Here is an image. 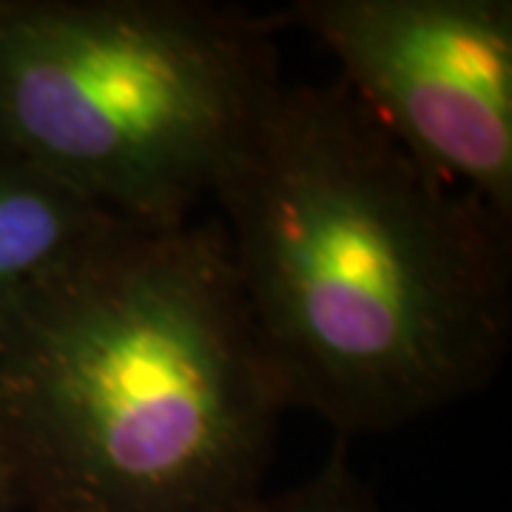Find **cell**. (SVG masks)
I'll return each mask as SVG.
<instances>
[{"instance_id":"cell-1","label":"cell","mask_w":512,"mask_h":512,"mask_svg":"<svg viewBox=\"0 0 512 512\" xmlns=\"http://www.w3.org/2000/svg\"><path fill=\"white\" fill-rule=\"evenodd\" d=\"M214 200L288 410L348 441L498 376L512 222L419 163L342 83H282Z\"/></svg>"},{"instance_id":"cell-2","label":"cell","mask_w":512,"mask_h":512,"mask_svg":"<svg viewBox=\"0 0 512 512\" xmlns=\"http://www.w3.org/2000/svg\"><path fill=\"white\" fill-rule=\"evenodd\" d=\"M285 410L222 222H117L0 305L20 512H239Z\"/></svg>"},{"instance_id":"cell-3","label":"cell","mask_w":512,"mask_h":512,"mask_svg":"<svg viewBox=\"0 0 512 512\" xmlns=\"http://www.w3.org/2000/svg\"><path fill=\"white\" fill-rule=\"evenodd\" d=\"M279 32L197 0H0V154L120 220L188 222L282 89Z\"/></svg>"},{"instance_id":"cell-4","label":"cell","mask_w":512,"mask_h":512,"mask_svg":"<svg viewBox=\"0 0 512 512\" xmlns=\"http://www.w3.org/2000/svg\"><path fill=\"white\" fill-rule=\"evenodd\" d=\"M279 18L399 146L512 222L510 0H296Z\"/></svg>"},{"instance_id":"cell-5","label":"cell","mask_w":512,"mask_h":512,"mask_svg":"<svg viewBox=\"0 0 512 512\" xmlns=\"http://www.w3.org/2000/svg\"><path fill=\"white\" fill-rule=\"evenodd\" d=\"M117 222L43 168L0 154V305Z\"/></svg>"},{"instance_id":"cell-6","label":"cell","mask_w":512,"mask_h":512,"mask_svg":"<svg viewBox=\"0 0 512 512\" xmlns=\"http://www.w3.org/2000/svg\"><path fill=\"white\" fill-rule=\"evenodd\" d=\"M239 512H384L373 490L350 467L348 441H336L328 461L282 493H259Z\"/></svg>"},{"instance_id":"cell-7","label":"cell","mask_w":512,"mask_h":512,"mask_svg":"<svg viewBox=\"0 0 512 512\" xmlns=\"http://www.w3.org/2000/svg\"><path fill=\"white\" fill-rule=\"evenodd\" d=\"M0 512H20L18 498H15V487H12V478L6 473L3 458H0Z\"/></svg>"}]
</instances>
